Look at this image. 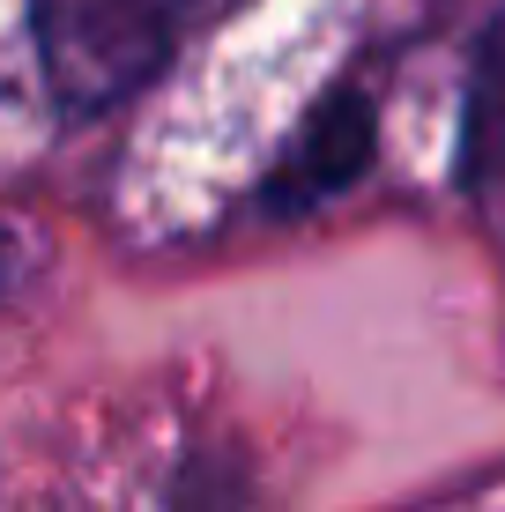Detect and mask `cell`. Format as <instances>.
Here are the masks:
<instances>
[{
  "mask_svg": "<svg viewBox=\"0 0 505 512\" xmlns=\"http://www.w3.org/2000/svg\"><path fill=\"white\" fill-rule=\"evenodd\" d=\"M201 0H30L45 90L60 119H104L171 67Z\"/></svg>",
  "mask_w": 505,
  "mask_h": 512,
  "instance_id": "1",
  "label": "cell"
},
{
  "mask_svg": "<svg viewBox=\"0 0 505 512\" xmlns=\"http://www.w3.org/2000/svg\"><path fill=\"white\" fill-rule=\"evenodd\" d=\"M372 156H379V104H372V90H357V82H335V90L298 119V134L283 141V156L268 164L253 208L275 216V223L320 216L327 201H342V193L372 171Z\"/></svg>",
  "mask_w": 505,
  "mask_h": 512,
  "instance_id": "2",
  "label": "cell"
},
{
  "mask_svg": "<svg viewBox=\"0 0 505 512\" xmlns=\"http://www.w3.org/2000/svg\"><path fill=\"white\" fill-rule=\"evenodd\" d=\"M454 171H461L468 193H498V186H505V8L483 23L476 52H468Z\"/></svg>",
  "mask_w": 505,
  "mask_h": 512,
  "instance_id": "3",
  "label": "cell"
},
{
  "mask_svg": "<svg viewBox=\"0 0 505 512\" xmlns=\"http://www.w3.org/2000/svg\"><path fill=\"white\" fill-rule=\"evenodd\" d=\"M15 260H23L15 253V231H0V297H8V282H15Z\"/></svg>",
  "mask_w": 505,
  "mask_h": 512,
  "instance_id": "4",
  "label": "cell"
}]
</instances>
